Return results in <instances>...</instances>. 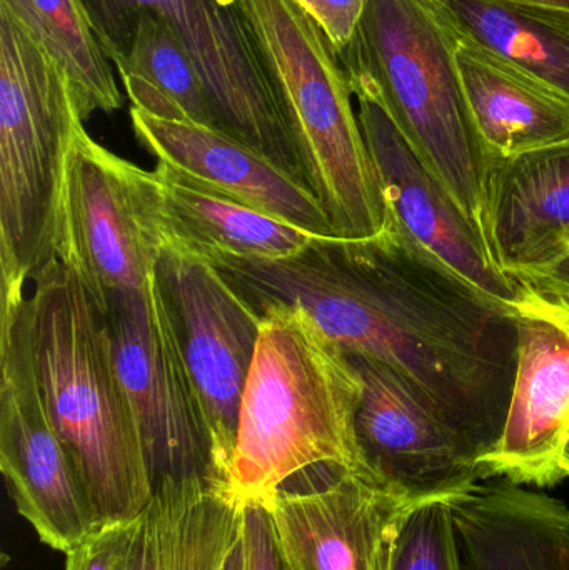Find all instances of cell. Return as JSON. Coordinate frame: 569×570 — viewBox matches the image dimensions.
<instances>
[{
    "mask_svg": "<svg viewBox=\"0 0 569 570\" xmlns=\"http://www.w3.org/2000/svg\"><path fill=\"white\" fill-rule=\"evenodd\" d=\"M254 311H303L344 352L396 372L483 461L500 439L517 372L510 302L451 269L386 210L376 236L320 237L277 261L206 256Z\"/></svg>",
    "mask_w": 569,
    "mask_h": 570,
    "instance_id": "obj_1",
    "label": "cell"
},
{
    "mask_svg": "<svg viewBox=\"0 0 569 570\" xmlns=\"http://www.w3.org/2000/svg\"><path fill=\"white\" fill-rule=\"evenodd\" d=\"M32 284L30 344L53 431L99 525L136 521L154 485L106 317L76 271L57 257Z\"/></svg>",
    "mask_w": 569,
    "mask_h": 570,
    "instance_id": "obj_2",
    "label": "cell"
},
{
    "mask_svg": "<svg viewBox=\"0 0 569 570\" xmlns=\"http://www.w3.org/2000/svg\"><path fill=\"white\" fill-rule=\"evenodd\" d=\"M256 312L259 342L224 484L241 505L269 501L314 469L363 471L354 431L363 384L346 352L300 308Z\"/></svg>",
    "mask_w": 569,
    "mask_h": 570,
    "instance_id": "obj_3",
    "label": "cell"
},
{
    "mask_svg": "<svg viewBox=\"0 0 569 570\" xmlns=\"http://www.w3.org/2000/svg\"><path fill=\"white\" fill-rule=\"evenodd\" d=\"M337 57L353 94L366 90L380 100L424 166L488 240V183L494 159L464 96L457 37L430 0H370L353 39Z\"/></svg>",
    "mask_w": 569,
    "mask_h": 570,
    "instance_id": "obj_4",
    "label": "cell"
},
{
    "mask_svg": "<svg viewBox=\"0 0 569 570\" xmlns=\"http://www.w3.org/2000/svg\"><path fill=\"white\" fill-rule=\"evenodd\" d=\"M234 2L249 23L307 183L334 233L343 239L376 236L386 223V203L333 43L297 0Z\"/></svg>",
    "mask_w": 569,
    "mask_h": 570,
    "instance_id": "obj_5",
    "label": "cell"
},
{
    "mask_svg": "<svg viewBox=\"0 0 569 570\" xmlns=\"http://www.w3.org/2000/svg\"><path fill=\"white\" fill-rule=\"evenodd\" d=\"M82 124L66 69L0 2L2 292L26 291L57 257L67 157Z\"/></svg>",
    "mask_w": 569,
    "mask_h": 570,
    "instance_id": "obj_6",
    "label": "cell"
},
{
    "mask_svg": "<svg viewBox=\"0 0 569 570\" xmlns=\"http://www.w3.org/2000/svg\"><path fill=\"white\" fill-rule=\"evenodd\" d=\"M79 2L97 43L116 69L129 59L143 13L166 22L196 62L223 132L310 187L279 96L249 23L234 0Z\"/></svg>",
    "mask_w": 569,
    "mask_h": 570,
    "instance_id": "obj_7",
    "label": "cell"
},
{
    "mask_svg": "<svg viewBox=\"0 0 569 570\" xmlns=\"http://www.w3.org/2000/svg\"><path fill=\"white\" fill-rule=\"evenodd\" d=\"M166 239L156 173L73 134L60 200L57 259L72 267L102 311L157 273Z\"/></svg>",
    "mask_w": 569,
    "mask_h": 570,
    "instance_id": "obj_8",
    "label": "cell"
},
{
    "mask_svg": "<svg viewBox=\"0 0 569 570\" xmlns=\"http://www.w3.org/2000/svg\"><path fill=\"white\" fill-rule=\"evenodd\" d=\"M102 314L154 489L167 479L219 485L206 409L157 273L139 291L110 297Z\"/></svg>",
    "mask_w": 569,
    "mask_h": 570,
    "instance_id": "obj_9",
    "label": "cell"
},
{
    "mask_svg": "<svg viewBox=\"0 0 569 570\" xmlns=\"http://www.w3.org/2000/svg\"><path fill=\"white\" fill-rule=\"evenodd\" d=\"M0 368V469L7 488L40 541L67 554L100 525L43 405L26 291L2 292Z\"/></svg>",
    "mask_w": 569,
    "mask_h": 570,
    "instance_id": "obj_10",
    "label": "cell"
},
{
    "mask_svg": "<svg viewBox=\"0 0 569 570\" xmlns=\"http://www.w3.org/2000/svg\"><path fill=\"white\" fill-rule=\"evenodd\" d=\"M177 337L213 438L224 489L239 428L241 402L261 334V315L204 257L166 246L157 267Z\"/></svg>",
    "mask_w": 569,
    "mask_h": 570,
    "instance_id": "obj_11",
    "label": "cell"
},
{
    "mask_svg": "<svg viewBox=\"0 0 569 570\" xmlns=\"http://www.w3.org/2000/svg\"><path fill=\"white\" fill-rule=\"evenodd\" d=\"M520 284L510 302L518 351L503 431L481 465L487 479L553 488L569 428V295Z\"/></svg>",
    "mask_w": 569,
    "mask_h": 570,
    "instance_id": "obj_12",
    "label": "cell"
},
{
    "mask_svg": "<svg viewBox=\"0 0 569 570\" xmlns=\"http://www.w3.org/2000/svg\"><path fill=\"white\" fill-rule=\"evenodd\" d=\"M346 355L363 384L354 431L364 472L406 502L447 499L487 481L478 452L431 415L396 372Z\"/></svg>",
    "mask_w": 569,
    "mask_h": 570,
    "instance_id": "obj_13",
    "label": "cell"
},
{
    "mask_svg": "<svg viewBox=\"0 0 569 570\" xmlns=\"http://www.w3.org/2000/svg\"><path fill=\"white\" fill-rule=\"evenodd\" d=\"M264 504L286 570H380L391 525L414 502L360 469L321 468Z\"/></svg>",
    "mask_w": 569,
    "mask_h": 570,
    "instance_id": "obj_14",
    "label": "cell"
},
{
    "mask_svg": "<svg viewBox=\"0 0 569 570\" xmlns=\"http://www.w3.org/2000/svg\"><path fill=\"white\" fill-rule=\"evenodd\" d=\"M354 97L386 210L464 279L501 301L513 302L520 284L498 266L487 237L424 166L380 100L366 90H356Z\"/></svg>",
    "mask_w": 569,
    "mask_h": 570,
    "instance_id": "obj_15",
    "label": "cell"
},
{
    "mask_svg": "<svg viewBox=\"0 0 569 570\" xmlns=\"http://www.w3.org/2000/svg\"><path fill=\"white\" fill-rule=\"evenodd\" d=\"M130 120L157 163L304 233L337 237L316 194L241 140L210 127L157 119L134 107Z\"/></svg>",
    "mask_w": 569,
    "mask_h": 570,
    "instance_id": "obj_16",
    "label": "cell"
},
{
    "mask_svg": "<svg viewBox=\"0 0 569 570\" xmlns=\"http://www.w3.org/2000/svg\"><path fill=\"white\" fill-rule=\"evenodd\" d=\"M488 240L511 277L555 266L569 254V140L494 159L488 183Z\"/></svg>",
    "mask_w": 569,
    "mask_h": 570,
    "instance_id": "obj_17",
    "label": "cell"
},
{
    "mask_svg": "<svg viewBox=\"0 0 569 570\" xmlns=\"http://www.w3.org/2000/svg\"><path fill=\"white\" fill-rule=\"evenodd\" d=\"M444 501L461 570H569L565 502L508 481H481Z\"/></svg>",
    "mask_w": 569,
    "mask_h": 570,
    "instance_id": "obj_18",
    "label": "cell"
},
{
    "mask_svg": "<svg viewBox=\"0 0 569 570\" xmlns=\"http://www.w3.org/2000/svg\"><path fill=\"white\" fill-rule=\"evenodd\" d=\"M457 63L478 134L493 159L568 142L565 94L513 60L458 37Z\"/></svg>",
    "mask_w": 569,
    "mask_h": 570,
    "instance_id": "obj_19",
    "label": "cell"
},
{
    "mask_svg": "<svg viewBox=\"0 0 569 570\" xmlns=\"http://www.w3.org/2000/svg\"><path fill=\"white\" fill-rule=\"evenodd\" d=\"M166 246L197 256L277 261L296 256L320 239L233 197L209 189L167 164L154 169Z\"/></svg>",
    "mask_w": 569,
    "mask_h": 570,
    "instance_id": "obj_20",
    "label": "cell"
},
{
    "mask_svg": "<svg viewBox=\"0 0 569 570\" xmlns=\"http://www.w3.org/2000/svg\"><path fill=\"white\" fill-rule=\"evenodd\" d=\"M244 505L203 478L160 482L137 518L129 570H223Z\"/></svg>",
    "mask_w": 569,
    "mask_h": 570,
    "instance_id": "obj_21",
    "label": "cell"
},
{
    "mask_svg": "<svg viewBox=\"0 0 569 570\" xmlns=\"http://www.w3.org/2000/svg\"><path fill=\"white\" fill-rule=\"evenodd\" d=\"M458 39L513 60L569 97V12L501 0H430Z\"/></svg>",
    "mask_w": 569,
    "mask_h": 570,
    "instance_id": "obj_22",
    "label": "cell"
},
{
    "mask_svg": "<svg viewBox=\"0 0 569 570\" xmlns=\"http://www.w3.org/2000/svg\"><path fill=\"white\" fill-rule=\"evenodd\" d=\"M117 70L134 109L157 119L197 124L223 132L186 43L157 17H139L129 59Z\"/></svg>",
    "mask_w": 569,
    "mask_h": 570,
    "instance_id": "obj_23",
    "label": "cell"
},
{
    "mask_svg": "<svg viewBox=\"0 0 569 570\" xmlns=\"http://www.w3.org/2000/svg\"><path fill=\"white\" fill-rule=\"evenodd\" d=\"M66 69L80 119L114 112L124 99L110 60L100 49L79 0H0Z\"/></svg>",
    "mask_w": 569,
    "mask_h": 570,
    "instance_id": "obj_24",
    "label": "cell"
},
{
    "mask_svg": "<svg viewBox=\"0 0 569 570\" xmlns=\"http://www.w3.org/2000/svg\"><path fill=\"white\" fill-rule=\"evenodd\" d=\"M380 570H461L444 499L414 502L398 515L384 542Z\"/></svg>",
    "mask_w": 569,
    "mask_h": 570,
    "instance_id": "obj_25",
    "label": "cell"
},
{
    "mask_svg": "<svg viewBox=\"0 0 569 570\" xmlns=\"http://www.w3.org/2000/svg\"><path fill=\"white\" fill-rule=\"evenodd\" d=\"M137 519L97 528L67 552L66 570H129Z\"/></svg>",
    "mask_w": 569,
    "mask_h": 570,
    "instance_id": "obj_26",
    "label": "cell"
},
{
    "mask_svg": "<svg viewBox=\"0 0 569 570\" xmlns=\"http://www.w3.org/2000/svg\"><path fill=\"white\" fill-rule=\"evenodd\" d=\"M243 539L247 570H286L264 502L244 504Z\"/></svg>",
    "mask_w": 569,
    "mask_h": 570,
    "instance_id": "obj_27",
    "label": "cell"
},
{
    "mask_svg": "<svg viewBox=\"0 0 569 570\" xmlns=\"http://www.w3.org/2000/svg\"><path fill=\"white\" fill-rule=\"evenodd\" d=\"M320 23L336 52L353 39L370 0H297Z\"/></svg>",
    "mask_w": 569,
    "mask_h": 570,
    "instance_id": "obj_28",
    "label": "cell"
},
{
    "mask_svg": "<svg viewBox=\"0 0 569 570\" xmlns=\"http://www.w3.org/2000/svg\"><path fill=\"white\" fill-rule=\"evenodd\" d=\"M513 279L524 281V283H530L534 287L545 288V291L569 295V254L555 266L538 271V273L527 274V276L513 277Z\"/></svg>",
    "mask_w": 569,
    "mask_h": 570,
    "instance_id": "obj_29",
    "label": "cell"
},
{
    "mask_svg": "<svg viewBox=\"0 0 569 570\" xmlns=\"http://www.w3.org/2000/svg\"><path fill=\"white\" fill-rule=\"evenodd\" d=\"M223 570H247L243 534H241L236 544L230 549L229 556H227L226 562H224Z\"/></svg>",
    "mask_w": 569,
    "mask_h": 570,
    "instance_id": "obj_30",
    "label": "cell"
},
{
    "mask_svg": "<svg viewBox=\"0 0 569 570\" xmlns=\"http://www.w3.org/2000/svg\"><path fill=\"white\" fill-rule=\"evenodd\" d=\"M501 2L537 7V9L563 10V12H569V0H501Z\"/></svg>",
    "mask_w": 569,
    "mask_h": 570,
    "instance_id": "obj_31",
    "label": "cell"
},
{
    "mask_svg": "<svg viewBox=\"0 0 569 570\" xmlns=\"http://www.w3.org/2000/svg\"><path fill=\"white\" fill-rule=\"evenodd\" d=\"M560 465L561 471H563L565 475L569 478V428L567 432V438H565L563 449H561Z\"/></svg>",
    "mask_w": 569,
    "mask_h": 570,
    "instance_id": "obj_32",
    "label": "cell"
}]
</instances>
